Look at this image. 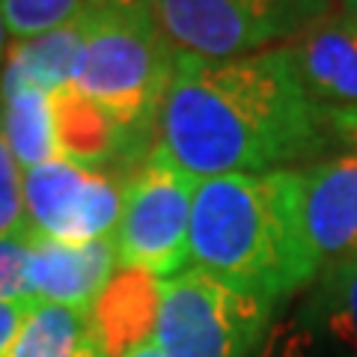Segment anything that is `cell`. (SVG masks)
<instances>
[{
    "label": "cell",
    "instance_id": "9c48e42d",
    "mask_svg": "<svg viewBox=\"0 0 357 357\" xmlns=\"http://www.w3.org/2000/svg\"><path fill=\"white\" fill-rule=\"evenodd\" d=\"M119 265L114 236L66 244L30 232V298L42 304L93 310Z\"/></svg>",
    "mask_w": 357,
    "mask_h": 357
},
{
    "label": "cell",
    "instance_id": "8992f818",
    "mask_svg": "<svg viewBox=\"0 0 357 357\" xmlns=\"http://www.w3.org/2000/svg\"><path fill=\"white\" fill-rule=\"evenodd\" d=\"M328 13L331 0H155L170 48L206 60L274 48Z\"/></svg>",
    "mask_w": 357,
    "mask_h": 357
},
{
    "label": "cell",
    "instance_id": "7402d4cb",
    "mask_svg": "<svg viewBox=\"0 0 357 357\" xmlns=\"http://www.w3.org/2000/svg\"><path fill=\"white\" fill-rule=\"evenodd\" d=\"M86 9L93 13H155V0H86Z\"/></svg>",
    "mask_w": 357,
    "mask_h": 357
},
{
    "label": "cell",
    "instance_id": "5b68a950",
    "mask_svg": "<svg viewBox=\"0 0 357 357\" xmlns=\"http://www.w3.org/2000/svg\"><path fill=\"white\" fill-rule=\"evenodd\" d=\"M197 178L178 167L161 143L122 182V215L114 232L122 268L146 271L158 280L182 274L191 262V236Z\"/></svg>",
    "mask_w": 357,
    "mask_h": 357
},
{
    "label": "cell",
    "instance_id": "484cf974",
    "mask_svg": "<svg viewBox=\"0 0 357 357\" xmlns=\"http://www.w3.org/2000/svg\"><path fill=\"white\" fill-rule=\"evenodd\" d=\"M81 357H105L102 351H98V342H93V345H89V349L81 354Z\"/></svg>",
    "mask_w": 357,
    "mask_h": 357
},
{
    "label": "cell",
    "instance_id": "4fadbf2b",
    "mask_svg": "<svg viewBox=\"0 0 357 357\" xmlns=\"http://www.w3.org/2000/svg\"><path fill=\"white\" fill-rule=\"evenodd\" d=\"M298 319L328 357H357V253L321 265Z\"/></svg>",
    "mask_w": 357,
    "mask_h": 357
},
{
    "label": "cell",
    "instance_id": "7c38bea8",
    "mask_svg": "<svg viewBox=\"0 0 357 357\" xmlns=\"http://www.w3.org/2000/svg\"><path fill=\"white\" fill-rule=\"evenodd\" d=\"M158 277L122 268L102 292V298L93 304V331L98 351L105 357H122L134 345L152 340L155 319H158Z\"/></svg>",
    "mask_w": 357,
    "mask_h": 357
},
{
    "label": "cell",
    "instance_id": "3957f363",
    "mask_svg": "<svg viewBox=\"0 0 357 357\" xmlns=\"http://www.w3.org/2000/svg\"><path fill=\"white\" fill-rule=\"evenodd\" d=\"M173 72V48L155 13H93L86 9L84 42L72 86L119 126L134 167L158 143V114Z\"/></svg>",
    "mask_w": 357,
    "mask_h": 357
},
{
    "label": "cell",
    "instance_id": "cb8c5ba5",
    "mask_svg": "<svg viewBox=\"0 0 357 357\" xmlns=\"http://www.w3.org/2000/svg\"><path fill=\"white\" fill-rule=\"evenodd\" d=\"M340 15L357 30V0H340Z\"/></svg>",
    "mask_w": 357,
    "mask_h": 357
},
{
    "label": "cell",
    "instance_id": "d6986e66",
    "mask_svg": "<svg viewBox=\"0 0 357 357\" xmlns=\"http://www.w3.org/2000/svg\"><path fill=\"white\" fill-rule=\"evenodd\" d=\"M30 298V232L0 236V301Z\"/></svg>",
    "mask_w": 357,
    "mask_h": 357
},
{
    "label": "cell",
    "instance_id": "ffe728a7",
    "mask_svg": "<svg viewBox=\"0 0 357 357\" xmlns=\"http://www.w3.org/2000/svg\"><path fill=\"white\" fill-rule=\"evenodd\" d=\"M256 357H328V354L321 351V345L316 342V337L310 333L304 321L292 316L280 321V325H271Z\"/></svg>",
    "mask_w": 357,
    "mask_h": 357
},
{
    "label": "cell",
    "instance_id": "277c9868",
    "mask_svg": "<svg viewBox=\"0 0 357 357\" xmlns=\"http://www.w3.org/2000/svg\"><path fill=\"white\" fill-rule=\"evenodd\" d=\"M274 304L199 268L161 280L155 345L164 357H250L271 331Z\"/></svg>",
    "mask_w": 357,
    "mask_h": 357
},
{
    "label": "cell",
    "instance_id": "603a6c76",
    "mask_svg": "<svg viewBox=\"0 0 357 357\" xmlns=\"http://www.w3.org/2000/svg\"><path fill=\"white\" fill-rule=\"evenodd\" d=\"M122 357H164V351L155 345V340H146V342L134 345V349L128 354H122Z\"/></svg>",
    "mask_w": 357,
    "mask_h": 357
},
{
    "label": "cell",
    "instance_id": "e0dca14e",
    "mask_svg": "<svg viewBox=\"0 0 357 357\" xmlns=\"http://www.w3.org/2000/svg\"><path fill=\"white\" fill-rule=\"evenodd\" d=\"M86 9V0H0V13L9 42L33 39L75 21Z\"/></svg>",
    "mask_w": 357,
    "mask_h": 357
},
{
    "label": "cell",
    "instance_id": "ba28073f",
    "mask_svg": "<svg viewBox=\"0 0 357 357\" xmlns=\"http://www.w3.org/2000/svg\"><path fill=\"white\" fill-rule=\"evenodd\" d=\"M337 146L301 170L304 220L321 265L357 253V110H331Z\"/></svg>",
    "mask_w": 357,
    "mask_h": 357
},
{
    "label": "cell",
    "instance_id": "30bf717a",
    "mask_svg": "<svg viewBox=\"0 0 357 357\" xmlns=\"http://www.w3.org/2000/svg\"><path fill=\"white\" fill-rule=\"evenodd\" d=\"M286 45L319 105L357 110V30L340 13L321 15Z\"/></svg>",
    "mask_w": 357,
    "mask_h": 357
},
{
    "label": "cell",
    "instance_id": "52a82bcc",
    "mask_svg": "<svg viewBox=\"0 0 357 357\" xmlns=\"http://www.w3.org/2000/svg\"><path fill=\"white\" fill-rule=\"evenodd\" d=\"M24 206L30 232L42 238L86 244L110 238L122 215L116 173L51 158L24 170Z\"/></svg>",
    "mask_w": 357,
    "mask_h": 357
},
{
    "label": "cell",
    "instance_id": "ac0fdd59",
    "mask_svg": "<svg viewBox=\"0 0 357 357\" xmlns=\"http://www.w3.org/2000/svg\"><path fill=\"white\" fill-rule=\"evenodd\" d=\"M30 232L24 206V170L18 167L13 149L0 126V236H24Z\"/></svg>",
    "mask_w": 357,
    "mask_h": 357
},
{
    "label": "cell",
    "instance_id": "44dd1931",
    "mask_svg": "<svg viewBox=\"0 0 357 357\" xmlns=\"http://www.w3.org/2000/svg\"><path fill=\"white\" fill-rule=\"evenodd\" d=\"M36 301L24 298V301H0V357H9V349L18 337L24 319L30 316V310Z\"/></svg>",
    "mask_w": 357,
    "mask_h": 357
},
{
    "label": "cell",
    "instance_id": "9a60e30c",
    "mask_svg": "<svg viewBox=\"0 0 357 357\" xmlns=\"http://www.w3.org/2000/svg\"><path fill=\"white\" fill-rule=\"evenodd\" d=\"M0 126L21 170L57 158L51 93L27 84H0Z\"/></svg>",
    "mask_w": 357,
    "mask_h": 357
},
{
    "label": "cell",
    "instance_id": "7a4b0ae2",
    "mask_svg": "<svg viewBox=\"0 0 357 357\" xmlns=\"http://www.w3.org/2000/svg\"><path fill=\"white\" fill-rule=\"evenodd\" d=\"M188 250L191 268L274 307L312 283L321 259L304 220L301 170L199 178Z\"/></svg>",
    "mask_w": 357,
    "mask_h": 357
},
{
    "label": "cell",
    "instance_id": "5bb4252c",
    "mask_svg": "<svg viewBox=\"0 0 357 357\" xmlns=\"http://www.w3.org/2000/svg\"><path fill=\"white\" fill-rule=\"evenodd\" d=\"M86 27V9L75 21L42 36L9 42L3 63H0V84H27L45 93H57L60 86L72 84V69L77 60Z\"/></svg>",
    "mask_w": 357,
    "mask_h": 357
},
{
    "label": "cell",
    "instance_id": "2e32d148",
    "mask_svg": "<svg viewBox=\"0 0 357 357\" xmlns=\"http://www.w3.org/2000/svg\"><path fill=\"white\" fill-rule=\"evenodd\" d=\"M93 342V310L36 301L9 349V357H81Z\"/></svg>",
    "mask_w": 357,
    "mask_h": 357
},
{
    "label": "cell",
    "instance_id": "d4e9b609",
    "mask_svg": "<svg viewBox=\"0 0 357 357\" xmlns=\"http://www.w3.org/2000/svg\"><path fill=\"white\" fill-rule=\"evenodd\" d=\"M6 45H9V33H6V24H3V13H0V57L6 54Z\"/></svg>",
    "mask_w": 357,
    "mask_h": 357
},
{
    "label": "cell",
    "instance_id": "6da1fadb",
    "mask_svg": "<svg viewBox=\"0 0 357 357\" xmlns=\"http://www.w3.org/2000/svg\"><path fill=\"white\" fill-rule=\"evenodd\" d=\"M158 143L199 182L316 161L337 146V137L289 45H274L227 60L173 51Z\"/></svg>",
    "mask_w": 357,
    "mask_h": 357
},
{
    "label": "cell",
    "instance_id": "8fae6325",
    "mask_svg": "<svg viewBox=\"0 0 357 357\" xmlns=\"http://www.w3.org/2000/svg\"><path fill=\"white\" fill-rule=\"evenodd\" d=\"M54 114V140H57V158H66L93 170H119L122 182L137 170L128 155L126 137L105 107L93 98L77 93L72 84L51 93Z\"/></svg>",
    "mask_w": 357,
    "mask_h": 357
}]
</instances>
